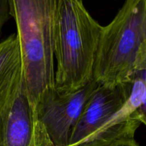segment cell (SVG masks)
<instances>
[{"label":"cell","mask_w":146,"mask_h":146,"mask_svg":"<svg viewBox=\"0 0 146 146\" xmlns=\"http://www.w3.org/2000/svg\"><path fill=\"white\" fill-rule=\"evenodd\" d=\"M103 28L88 12L83 0H55L53 50L56 61V89L74 91L93 79Z\"/></svg>","instance_id":"cell-1"},{"label":"cell","mask_w":146,"mask_h":146,"mask_svg":"<svg viewBox=\"0 0 146 146\" xmlns=\"http://www.w3.org/2000/svg\"><path fill=\"white\" fill-rule=\"evenodd\" d=\"M17 25L23 64V80L36 111L41 96L54 84L53 21L55 0H9Z\"/></svg>","instance_id":"cell-2"},{"label":"cell","mask_w":146,"mask_h":146,"mask_svg":"<svg viewBox=\"0 0 146 146\" xmlns=\"http://www.w3.org/2000/svg\"><path fill=\"white\" fill-rule=\"evenodd\" d=\"M146 41V0H125L103 28L93 79L106 86L128 82L141 46Z\"/></svg>","instance_id":"cell-3"},{"label":"cell","mask_w":146,"mask_h":146,"mask_svg":"<svg viewBox=\"0 0 146 146\" xmlns=\"http://www.w3.org/2000/svg\"><path fill=\"white\" fill-rule=\"evenodd\" d=\"M98 83L94 79L74 91H59L55 86L43 94L37 104V118L54 146H67L86 103Z\"/></svg>","instance_id":"cell-4"},{"label":"cell","mask_w":146,"mask_h":146,"mask_svg":"<svg viewBox=\"0 0 146 146\" xmlns=\"http://www.w3.org/2000/svg\"><path fill=\"white\" fill-rule=\"evenodd\" d=\"M0 146H54L30 104L24 80L0 113Z\"/></svg>","instance_id":"cell-5"},{"label":"cell","mask_w":146,"mask_h":146,"mask_svg":"<svg viewBox=\"0 0 146 146\" xmlns=\"http://www.w3.org/2000/svg\"><path fill=\"white\" fill-rule=\"evenodd\" d=\"M131 89V81L113 87L98 84L84 106L67 146L84 145L125 104Z\"/></svg>","instance_id":"cell-6"},{"label":"cell","mask_w":146,"mask_h":146,"mask_svg":"<svg viewBox=\"0 0 146 146\" xmlns=\"http://www.w3.org/2000/svg\"><path fill=\"white\" fill-rule=\"evenodd\" d=\"M128 81L132 82V89L126 102L83 146H106L134 139L135 131L141 123L136 111L142 104L146 83L138 78H131Z\"/></svg>","instance_id":"cell-7"},{"label":"cell","mask_w":146,"mask_h":146,"mask_svg":"<svg viewBox=\"0 0 146 146\" xmlns=\"http://www.w3.org/2000/svg\"><path fill=\"white\" fill-rule=\"evenodd\" d=\"M23 82L19 42L13 34L0 42V113L13 99Z\"/></svg>","instance_id":"cell-8"},{"label":"cell","mask_w":146,"mask_h":146,"mask_svg":"<svg viewBox=\"0 0 146 146\" xmlns=\"http://www.w3.org/2000/svg\"><path fill=\"white\" fill-rule=\"evenodd\" d=\"M9 0H0V36L3 27L9 17Z\"/></svg>","instance_id":"cell-9"},{"label":"cell","mask_w":146,"mask_h":146,"mask_svg":"<svg viewBox=\"0 0 146 146\" xmlns=\"http://www.w3.org/2000/svg\"><path fill=\"white\" fill-rule=\"evenodd\" d=\"M138 68L146 72V41L141 46L140 48L133 68Z\"/></svg>","instance_id":"cell-10"},{"label":"cell","mask_w":146,"mask_h":146,"mask_svg":"<svg viewBox=\"0 0 146 146\" xmlns=\"http://www.w3.org/2000/svg\"><path fill=\"white\" fill-rule=\"evenodd\" d=\"M145 81L146 83V81ZM136 113L140 122L141 123H143L146 126V89L144 93L143 97L142 104H141V106L137 109Z\"/></svg>","instance_id":"cell-11"},{"label":"cell","mask_w":146,"mask_h":146,"mask_svg":"<svg viewBox=\"0 0 146 146\" xmlns=\"http://www.w3.org/2000/svg\"><path fill=\"white\" fill-rule=\"evenodd\" d=\"M106 146H139L136 141L134 139L131 140H125V141H118V142L114 143L111 144Z\"/></svg>","instance_id":"cell-12"}]
</instances>
